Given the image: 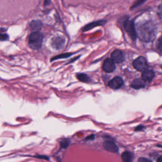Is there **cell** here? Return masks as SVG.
<instances>
[{
  "label": "cell",
  "mask_w": 162,
  "mask_h": 162,
  "mask_svg": "<svg viewBox=\"0 0 162 162\" xmlns=\"http://www.w3.org/2000/svg\"><path fill=\"white\" fill-rule=\"evenodd\" d=\"M77 79L81 81V82H90V78L86 75V74H77Z\"/></svg>",
  "instance_id": "15"
},
{
  "label": "cell",
  "mask_w": 162,
  "mask_h": 162,
  "mask_svg": "<svg viewBox=\"0 0 162 162\" xmlns=\"http://www.w3.org/2000/svg\"><path fill=\"white\" fill-rule=\"evenodd\" d=\"M65 42V39L64 38L58 37H55L52 40V45L55 49L60 50L64 46Z\"/></svg>",
  "instance_id": "9"
},
{
  "label": "cell",
  "mask_w": 162,
  "mask_h": 162,
  "mask_svg": "<svg viewBox=\"0 0 162 162\" xmlns=\"http://www.w3.org/2000/svg\"><path fill=\"white\" fill-rule=\"evenodd\" d=\"M111 59L115 62V63H121L124 60V55L123 52L120 50H115L111 55Z\"/></svg>",
  "instance_id": "5"
},
{
  "label": "cell",
  "mask_w": 162,
  "mask_h": 162,
  "mask_svg": "<svg viewBox=\"0 0 162 162\" xmlns=\"http://www.w3.org/2000/svg\"><path fill=\"white\" fill-rule=\"evenodd\" d=\"M69 144H70V141L68 140H66V139H65V140L61 141L60 142V145L62 148H66Z\"/></svg>",
  "instance_id": "17"
},
{
  "label": "cell",
  "mask_w": 162,
  "mask_h": 162,
  "mask_svg": "<svg viewBox=\"0 0 162 162\" xmlns=\"http://www.w3.org/2000/svg\"><path fill=\"white\" fill-rule=\"evenodd\" d=\"M72 54L71 53H66V54H62V55H58L56 56H55L53 57L52 59V61H53V60H58V59H62V58H67V57H69L71 56Z\"/></svg>",
  "instance_id": "16"
},
{
  "label": "cell",
  "mask_w": 162,
  "mask_h": 162,
  "mask_svg": "<svg viewBox=\"0 0 162 162\" xmlns=\"http://www.w3.org/2000/svg\"><path fill=\"white\" fill-rule=\"evenodd\" d=\"M145 86H146L145 81L140 79H136L134 80L130 84V87L134 89H140L141 88L145 87Z\"/></svg>",
  "instance_id": "10"
},
{
  "label": "cell",
  "mask_w": 162,
  "mask_h": 162,
  "mask_svg": "<svg viewBox=\"0 0 162 162\" xmlns=\"http://www.w3.org/2000/svg\"><path fill=\"white\" fill-rule=\"evenodd\" d=\"M8 39V34L5 33L0 32V41H6Z\"/></svg>",
  "instance_id": "19"
},
{
  "label": "cell",
  "mask_w": 162,
  "mask_h": 162,
  "mask_svg": "<svg viewBox=\"0 0 162 162\" xmlns=\"http://www.w3.org/2000/svg\"><path fill=\"white\" fill-rule=\"evenodd\" d=\"M95 139V135L94 134H92V135H89V136H88L86 139V141H87V140H94Z\"/></svg>",
  "instance_id": "21"
},
{
  "label": "cell",
  "mask_w": 162,
  "mask_h": 162,
  "mask_svg": "<svg viewBox=\"0 0 162 162\" xmlns=\"http://www.w3.org/2000/svg\"><path fill=\"white\" fill-rule=\"evenodd\" d=\"M103 68L106 72L111 73L115 71V63L111 58H107L103 63Z\"/></svg>",
  "instance_id": "8"
},
{
  "label": "cell",
  "mask_w": 162,
  "mask_h": 162,
  "mask_svg": "<svg viewBox=\"0 0 162 162\" xmlns=\"http://www.w3.org/2000/svg\"><path fill=\"white\" fill-rule=\"evenodd\" d=\"M146 1V0H137V1L134 3V5L131 7V9H134L135 8H137L139 6H140L141 5L144 3Z\"/></svg>",
  "instance_id": "18"
},
{
  "label": "cell",
  "mask_w": 162,
  "mask_h": 162,
  "mask_svg": "<svg viewBox=\"0 0 162 162\" xmlns=\"http://www.w3.org/2000/svg\"><path fill=\"white\" fill-rule=\"evenodd\" d=\"M106 23L105 20H98V21H96V22H91L90 24H87V26H86L84 29L83 31H87L89 30H91L92 29L95 28V27L97 26H103Z\"/></svg>",
  "instance_id": "11"
},
{
  "label": "cell",
  "mask_w": 162,
  "mask_h": 162,
  "mask_svg": "<svg viewBox=\"0 0 162 162\" xmlns=\"http://www.w3.org/2000/svg\"><path fill=\"white\" fill-rule=\"evenodd\" d=\"M155 77V73L151 70H146L145 71L143 72L142 74V79L144 81L151 82L153 78Z\"/></svg>",
  "instance_id": "12"
},
{
  "label": "cell",
  "mask_w": 162,
  "mask_h": 162,
  "mask_svg": "<svg viewBox=\"0 0 162 162\" xmlns=\"http://www.w3.org/2000/svg\"><path fill=\"white\" fill-rule=\"evenodd\" d=\"M103 147L106 151H108L109 152L114 153H118L119 150L117 145L111 140L105 141L103 143Z\"/></svg>",
  "instance_id": "7"
},
{
  "label": "cell",
  "mask_w": 162,
  "mask_h": 162,
  "mask_svg": "<svg viewBox=\"0 0 162 162\" xmlns=\"http://www.w3.org/2000/svg\"><path fill=\"white\" fill-rule=\"evenodd\" d=\"M157 162H162V156H160L157 159Z\"/></svg>",
  "instance_id": "25"
},
{
  "label": "cell",
  "mask_w": 162,
  "mask_h": 162,
  "mask_svg": "<svg viewBox=\"0 0 162 162\" xmlns=\"http://www.w3.org/2000/svg\"><path fill=\"white\" fill-rule=\"evenodd\" d=\"M133 66L137 71L144 72L148 68V63L145 57L140 56L133 61Z\"/></svg>",
  "instance_id": "3"
},
{
  "label": "cell",
  "mask_w": 162,
  "mask_h": 162,
  "mask_svg": "<svg viewBox=\"0 0 162 162\" xmlns=\"http://www.w3.org/2000/svg\"><path fill=\"white\" fill-rule=\"evenodd\" d=\"M138 162H152V161L148 159V158L141 157V158H139V160H138Z\"/></svg>",
  "instance_id": "20"
},
{
  "label": "cell",
  "mask_w": 162,
  "mask_h": 162,
  "mask_svg": "<svg viewBox=\"0 0 162 162\" xmlns=\"http://www.w3.org/2000/svg\"><path fill=\"white\" fill-rule=\"evenodd\" d=\"M124 28L132 40L135 41L137 38V34L134 22L131 20H126L124 23Z\"/></svg>",
  "instance_id": "4"
},
{
  "label": "cell",
  "mask_w": 162,
  "mask_h": 162,
  "mask_svg": "<svg viewBox=\"0 0 162 162\" xmlns=\"http://www.w3.org/2000/svg\"><path fill=\"white\" fill-rule=\"evenodd\" d=\"M161 37L159 39V41H158V46H159V47H158V49L160 50H161Z\"/></svg>",
  "instance_id": "23"
},
{
  "label": "cell",
  "mask_w": 162,
  "mask_h": 162,
  "mask_svg": "<svg viewBox=\"0 0 162 162\" xmlns=\"http://www.w3.org/2000/svg\"><path fill=\"white\" fill-rule=\"evenodd\" d=\"M124 84V81L122 77L117 76L114 77L108 82V86L113 89H119Z\"/></svg>",
  "instance_id": "6"
},
{
  "label": "cell",
  "mask_w": 162,
  "mask_h": 162,
  "mask_svg": "<svg viewBox=\"0 0 162 162\" xmlns=\"http://www.w3.org/2000/svg\"><path fill=\"white\" fill-rule=\"evenodd\" d=\"M122 160L123 162H132L134 160V155L129 151H124L122 154Z\"/></svg>",
  "instance_id": "14"
},
{
  "label": "cell",
  "mask_w": 162,
  "mask_h": 162,
  "mask_svg": "<svg viewBox=\"0 0 162 162\" xmlns=\"http://www.w3.org/2000/svg\"><path fill=\"white\" fill-rule=\"evenodd\" d=\"M43 35L39 32H33L31 34L29 39V44L30 47L35 50H39L42 44Z\"/></svg>",
  "instance_id": "2"
},
{
  "label": "cell",
  "mask_w": 162,
  "mask_h": 162,
  "mask_svg": "<svg viewBox=\"0 0 162 162\" xmlns=\"http://www.w3.org/2000/svg\"><path fill=\"white\" fill-rule=\"evenodd\" d=\"M143 129H145V127L144 126H143V125H140V126H138V127H137V128L135 129V130L136 131H139V130H142Z\"/></svg>",
  "instance_id": "22"
},
{
  "label": "cell",
  "mask_w": 162,
  "mask_h": 162,
  "mask_svg": "<svg viewBox=\"0 0 162 162\" xmlns=\"http://www.w3.org/2000/svg\"><path fill=\"white\" fill-rule=\"evenodd\" d=\"M137 37L144 42L153 41L156 36L157 28L151 21L140 23L135 28Z\"/></svg>",
  "instance_id": "1"
},
{
  "label": "cell",
  "mask_w": 162,
  "mask_h": 162,
  "mask_svg": "<svg viewBox=\"0 0 162 162\" xmlns=\"http://www.w3.org/2000/svg\"><path fill=\"white\" fill-rule=\"evenodd\" d=\"M30 26L31 28V30L34 31V32H39L42 26V24L41 21L40 20H33L31 22Z\"/></svg>",
  "instance_id": "13"
},
{
  "label": "cell",
  "mask_w": 162,
  "mask_h": 162,
  "mask_svg": "<svg viewBox=\"0 0 162 162\" xmlns=\"http://www.w3.org/2000/svg\"><path fill=\"white\" fill-rule=\"evenodd\" d=\"M50 3V0H45V5H48Z\"/></svg>",
  "instance_id": "24"
}]
</instances>
